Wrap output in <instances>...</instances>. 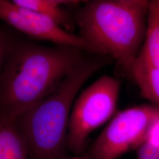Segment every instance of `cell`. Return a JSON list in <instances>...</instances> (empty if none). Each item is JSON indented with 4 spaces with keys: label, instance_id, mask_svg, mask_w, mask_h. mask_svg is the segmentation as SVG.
<instances>
[{
    "label": "cell",
    "instance_id": "277c9868",
    "mask_svg": "<svg viewBox=\"0 0 159 159\" xmlns=\"http://www.w3.org/2000/svg\"><path fill=\"white\" fill-rule=\"evenodd\" d=\"M120 86L119 80L106 75L80 94L69 120L66 146L70 150L76 154L81 153L89 134L113 115Z\"/></svg>",
    "mask_w": 159,
    "mask_h": 159
},
{
    "label": "cell",
    "instance_id": "7a4b0ae2",
    "mask_svg": "<svg viewBox=\"0 0 159 159\" xmlns=\"http://www.w3.org/2000/svg\"><path fill=\"white\" fill-rule=\"evenodd\" d=\"M150 1H86L74 21L84 51L111 58L127 73L144 41Z\"/></svg>",
    "mask_w": 159,
    "mask_h": 159
},
{
    "label": "cell",
    "instance_id": "9c48e42d",
    "mask_svg": "<svg viewBox=\"0 0 159 159\" xmlns=\"http://www.w3.org/2000/svg\"><path fill=\"white\" fill-rule=\"evenodd\" d=\"M16 120L0 116V159H29L26 144Z\"/></svg>",
    "mask_w": 159,
    "mask_h": 159
},
{
    "label": "cell",
    "instance_id": "30bf717a",
    "mask_svg": "<svg viewBox=\"0 0 159 159\" xmlns=\"http://www.w3.org/2000/svg\"><path fill=\"white\" fill-rule=\"evenodd\" d=\"M140 52L159 67V0L150 1L146 36Z\"/></svg>",
    "mask_w": 159,
    "mask_h": 159
},
{
    "label": "cell",
    "instance_id": "5bb4252c",
    "mask_svg": "<svg viewBox=\"0 0 159 159\" xmlns=\"http://www.w3.org/2000/svg\"><path fill=\"white\" fill-rule=\"evenodd\" d=\"M57 159H90L89 157H85V156H75V157H66L64 156H63Z\"/></svg>",
    "mask_w": 159,
    "mask_h": 159
},
{
    "label": "cell",
    "instance_id": "6da1fadb",
    "mask_svg": "<svg viewBox=\"0 0 159 159\" xmlns=\"http://www.w3.org/2000/svg\"><path fill=\"white\" fill-rule=\"evenodd\" d=\"M79 48L41 46L18 38L0 73V116L16 120L54 91L87 56Z\"/></svg>",
    "mask_w": 159,
    "mask_h": 159
},
{
    "label": "cell",
    "instance_id": "ba28073f",
    "mask_svg": "<svg viewBox=\"0 0 159 159\" xmlns=\"http://www.w3.org/2000/svg\"><path fill=\"white\" fill-rule=\"evenodd\" d=\"M128 73L143 96L159 108V67L150 63L140 52Z\"/></svg>",
    "mask_w": 159,
    "mask_h": 159
},
{
    "label": "cell",
    "instance_id": "52a82bcc",
    "mask_svg": "<svg viewBox=\"0 0 159 159\" xmlns=\"http://www.w3.org/2000/svg\"><path fill=\"white\" fill-rule=\"evenodd\" d=\"M12 2L50 18L68 32L73 28L75 21L65 7L75 6L80 2L79 1L68 0H12Z\"/></svg>",
    "mask_w": 159,
    "mask_h": 159
},
{
    "label": "cell",
    "instance_id": "7c38bea8",
    "mask_svg": "<svg viewBox=\"0 0 159 159\" xmlns=\"http://www.w3.org/2000/svg\"><path fill=\"white\" fill-rule=\"evenodd\" d=\"M137 159H159V148L144 142L137 149Z\"/></svg>",
    "mask_w": 159,
    "mask_h": 159
},
{
    "label": "cell",
    "instance_id": "5b68a950",
    "mask_svg": "<svg viewBox=\"0 0 159 159\" xmlns=\"http://www.w3.org/2000/svg\"><path fill=\"white\" fill-rule=\"evenodd\" d=\"M159 117V108L141 105L117 114L97 138L90 150V159H117L137 149L145 142L148 130Z\"/></svg>",
    "mask_w": 159,
    "mask_h": 159
},
{
    "label": "cell",
    "instance_id": "3957f363",
    "mask_svg": "<svg viewBox=\"0 0 159 159\" xmlns=\"http://www.w3.org/2000/svg\"><path fill=\"white\" fill-rule=\"evenodd\" d=\"M113 61L107 56H87L49 96L17 117L16 124L30 158L57 159L64 156L75 97L88 80Z\"/></svg>",
    "mask_w": 159,
    "mask_h": 159
},
{
    "label": "cell",
    "instance_id": "8992f818",
    "mask_svg": "<svg viewBox=\"0 0 159 159\" xmlns=\"http://www.w3.org/2000/svg\"><path fill=\"white\" fill-rule=\"evenodd\" d=\"M0 20L35 39L84 51V43L79 35L68 32L50 18L18 6L12 1L0 0Z\"/></svg>",
    "mask_w": 159,
    "mask_h": 159
},
{
    "label": "cell",
    "instance_id": "4fadbf2b",
    "mask_svg": "<svg viewBox=\"0 0 159 159\" xmlns=\"http://www.w3.org/2000/svg\"><path fill=\"white\" fill-rule=\"evenodd\" d=\"M144 142L154 147L159 148V117L150 126Z\"/></svg>",
    "mask_w": 159,
    "mask_h": 159
},
{
    "label": "cell",
    "instance_id": "8fae6325",
    "mask_svg": "<svg viewBox=\"0 0 159 159\" xmlns=\"http://www.w3.org/2000/svg\"><path fill=\"white\" fill-rule=\"evenodd\" d=\"M16 37L4 27H0V73Z\"/></svg>",
    "mask_w": 159,
    "mask_h": 159
}]
</instances>
